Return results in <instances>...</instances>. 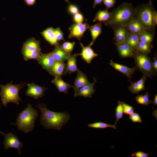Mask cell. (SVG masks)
<instances>
[{"instance_id":"obj_1","label":"cell","mask_w":157,"mask_h":157,"mask_svg":"<svg viewBox=\"0 0 157 157\" xmlns=\"http://www.w3.org/2000/svg\"><path fill=\"white\" fill-rule=\"evenodd\" d=\"M36 106L41 112V124L46 128L60 131L70 119V116L67 112L51 111L48 109L46 104L43 103L38 104Z\"/></svg>"},{"instance_id":"obj_2","label":"cell","mask_w":157,"mask_h":157,"mask_svg":"<svg viewBox=\"0 0 157 157\" xmlns=\"http://www.w3.org/2000/svg\"><path fill=\"white\" fill-rule=\"evenodd\" d=\"M110 13L109 19L104 24L111 28L125 26L129 22L135 19V8L131 3H122Z\"/></svg>"},{"instance_id":"obj_3","label":"cell","mask_w":157,"mask_h":157,"mask_svg":"<svg viewBox=\"0 0 157 157\" xmlns=\"http://www.w3.org/2000/svg\"><path fill=\"white\" fill-rule=\"evenodd\" d=\"M156 11L151 0L135 8V19L141 23L144 31L154 35L156 26L153 22V16Z\"/></svg>"},{"instance_id":"obj_4","label":"cell","mask_w":157,"mask_h":157,"mask_svg":"<svg viewBox=\"0 0 157 157\" xmlns=\"http://www.w3.org/2000/svg\"><path fill=\"white\" fill-rule=\"evenodd\" d=\"M38 116L37 110L29 104L26 108L18 114L14 124L17 126L19 131L25 133L29 132L34 129Z\"/></svg>"},{"instance_id":"obj_5","label":"cell","mask_w":157,"mask_h":157,"mask_svg":"<svg viewBox=\"0 0 157 157\" xmlns=\"http://www.w3.org/2000/svg\"><path fill=\"white\" fill-rule=\"evenodd\" d=\"M13 81L5 85H0V95L3 105L6 107L9 102H13L18 105L22 99L19 95V92L24 86L26 83L21 82L18 84H13Z\"/></svg>"},{"instance_id":"obj_6","label":"cell","mask_w":157,"mask_h":157,"mask_svg":"<svg viewBox=\"0 0 157 157\" xmlns=\"http://www.w3.org/2000/svg\"><path fill=\"white\" fill-rule=\"evenodd\" d=\"M135 61L136 69L150 78H152L156 73L152 67V61L148 54L135 50L133 57Z\"/></svg>"},{"instance_id":"obj_7","label":"cell","mask_w":157,"mask_h":157,"mask_svg":"<svg viewBox=\"0 0 157 157\" xmlns=\"http://www.w3.org/2000/svg\"><path fill=\"white\" fill-rule=\"evenodd\" d=\"M0 133L4 137V140L2 142L4 145V149L7 150L10 148H14L21 154L20 149L23 146V143L21 142L18 137L12 133L5 134L1 131Z\"/></svg>"},{"instance_id":"obj_8","label":"cell","mask_w":157,"mask_h":157,"mask_svg":"<svg viewBox=\"0 0 157 157\" xmlns=\"http://www.w3.org/2000/svg\"><path fill=\"white\" fill-rule=\"evenodd\" d=\"M89 27L87 22L84 23H75L72 24L69 28V39L75 38L80 40L82 38L83 34Z\"/></svg>"},{"instance_id":"obj_9","label":"cell","mask_w":157,"mask_h":157,"mask_svg":"<svg viewBox=\"0 0 157 157\" xmlns=\"http://www.w3.org/2000/svg\"><path fill=\"white\" fill-rule=\"evenodd\" d=\"M27 86L26 95L35 99L42 97L44 95V91L48 89L47 88L37 85L33 83L27 84Z\"/></svg>"},{"instance_id":"obj_10","label":"cell","mask_w":157,"mask_h":157,"mask_svg":"<svg viewBox=\"0 0 157 157\" xmlns=\"http://www.w3.org/2000/svg\"><path fill=\"white\" fill-rule=\"evenodd\" d=\"M97 82L96 78H94L93 81L92 83L89 82L79 89L74 94V97L82 96L85 98H91L95 92V89L94 88Z\"/></svg>"},{"instance_id":"obj_11","label":"cell","mask_w":157,"mask_h":157,"mask_svg":"<svg viewBox=\"0 0 157 157\" xmlns=\"http://www.w3.org/2000/svg\"><path fill=\"white\" fill-rule=\"evenodd\" d=\"M116 48L121 58H132L135 50L129 44L125 42L115 43Z\"/></svg>"},{"instance_id":"obj_12","label":"cell","mask_w":157,"mask_h":157,"mask_svg":"<svg viewBox=\"0 0 157 157\" xmlns=\"http://www.w3.org/2000/svg\"><path fill=\"white\" fill-rule=\"evenodd\" d=\"M37 61L43 68L49 72L56 61L50 53L46 54L41 53Z\"/></svg>"},{"instance_id":"obj_13","label":"cell","mask_w":157,"mask_h":157,"mask_svg":"<svg viewBox=\"0 0 157 157\" xmlns=\"http://www.w3.org/2000/svg\"><path fill=\"white\" fill-rule=\"evenodd\" d=\"M78 56H79V53H77L70 54L68 56L63 75L67 74H70L77 71L78 69L76 64V58Z\"/></svg>"},{"instance_id":"obj_14","label":"cell","mask_w":157,"mask_h":157,"mask_svg":"<svg viewBox=\"0 0 157 157\" xmlns=\"http://www.w3.org/2000/svg\"><path fill=\"white\" fill-rule=\"evenodd\" d=\"M113 31V40L115 43L124 42L129 33V31L124 26H116L112 28Z\"/></svg>"},{"instance_id":"obj_15","label":"cell","mask_w":157,"mask_h":157,"mask_svg":"<svg viewBox=\"0 0 157 157\" xmlns=\"http://www.w3.org/2000/svg\"><path fill=\"white\" fill-rule=\"evenodd\" d=\"M110 65L116 70L119 71L126 75L131 81V78L132 75L134 74V72L136 69L135 67L133 68H129L126 66L122 65L114 62L111 60L110 62Z\"/></svg>"},{"instance_id":"obj_16","label":"cell","mask_w":157,"mask_h":157,"mask_svg":"<svg viewBox=\"0 0 157 157\" xmlns=\"http://www.w3.org/2000/svg\"><path fill=\"white\" fill-rule=\"evenodd\" d=\"M80 44L82 48V50L80 53H79L83 60L87 63H91L92 60L98 56V54L95 53L92 49L91 46L89 45L85 47L81 43Z\"/></svg>"},{"instance_id":"obj_17","label":"cell","mask_w":157,"mask_h":157,"mask_svg":"<svg viewBox=\"0 0 157 157\" xmlns=\"http://www.w3.org/2000/svg\"><path fill=\"white\" fill-rule=\"evenodd\" d=\"M50 53L55 61L63 62L67 60L70 55L65 51L59 44L55 46L53 51Z\"/></svg>"},{"instance_id":"obj_18","label":"cell","mask_w":157,"mask_h":157,"mask_svg":"<svg viewBox=\"0 0 157 157\" xmlns=\"http://www.w3.org/2000/svg\"><path fill=\"white\" fill-rule=\"evenodd\" d=\"M77 75L74 82L73 86L74 94L80 88L89 83L88 81L86 75L82 71L78 69L77 71Z\"/></svg>"},{"instance_id":"obj_19","label":"cell","mask_w":157,"mask_h":157,"mask_svg":"<svg viewBox=\"0 0 157 157\" xmlns=\"http://www.w3.org/2000/svg\"><path fill=\"white\" fill-rule=\"evenodd\" d=\"M147 79V76L143 75L141 79L133 83L131 81L130 85L128 89L133 94H138L142 90H145L144 83Z\"/></svg>"},{"instance_id":"obj_20","label":"cell","mask_w":157,"mask_h":157,"mask_svg":"<svg viewBox=\"0 0 157 157\" xmlns=\"http://www.w3.org/2000/svg\"><path fill=\"white\" fill-rule=\"evenodd\" d=\"M54 30V28L52 27L48 28L40 33L51 45L55 46L59 44L56 38Z\"/></svg>"},{"instance_id":"obj_21","label":"cell","mask_w":157,"mask_h":157,"mask_svg":"<svg viewBox=\"0 0 157 157\" xmlns=\"http://www.w3.org/2000/svg\"><path fill=\"white\" fill-rule=\"evenodd\" d=\"M51 82L56 85L60 92L65 94L68 93V90L69 88L73 87V86L70 84L65 82L61 77H55L54 78Z\"/></svg>"},{"instance_id":"obj_22","label":"cell","mask_w":157,"mask_h":157,"mask_svg":"<svg viewBox=\"0 0 157 157\" xmlns=\"http://www.w3.org/2000/svg\"><path fill=\"white\" fill-rule=\"evenodd\" d=\"M65 66L64 62L56 61L49 73L54 77H61L63 76Z\"/></svg>"},{"instance_id":"obj_23","label":"cell","mask_w":157,"mask_h":157,"mask_svg":"<svg viewBox=\"0 0 157 157\" xmlns=\"http://www.w3.org/2000/svg\"><path fill=\"white\" fill-rule=\"evenodd\" d=\"M22 49L40 51V42L33 38L28 39L23 43Z\"/></svg>"},{"instance_id":"obj_24","label":"cell","mask_w":157,"mask_h":157,"mask_svg":"<svg viewBox=\"0 0 157 157\" xmlns=\"http://www.w3.org/2000/svg\"><path fill=\"white\" fill-rule=\"evenodd\" d=\"M124 27L126 28L128 31L138 35L144 31L141 23L135 19L130 21Z\"/></svg>"},{"instance_id":"obj_25","label":"cell","mask_w":157,"mask_h":157,"mask_svg":"<svg viewBox=\"0 0 157 157\" xmlns=\"http://www.w3.org/2000/svg\"><path fill=\"white\" fill-rule=\"evenodd\" d=\"M88 29L90 32L92 37V40L89 45H92L96 39L101 34L102 32V24L101 22H99L92 26H89Z\"/></svg>"},{"instance_id":"obj_26","label":"cell","mask_w":157,"mask_h":157,"mask_svg":"<svg viewBox=\"0 0 157 157\" xmlns=\"http://www.w3.org/2000/svg\"><path fill=\"white\" fill-rule=\"evenodd\" d=\"M21 52L25 60L31 59L37 60L41 53V51L22 49Z\"/></svg>"},{"instance_id":"obj_27","label":"cell","mask_w":157,"mask_h":157,"mask_svg":"<svg viewBox=\"0 0 157 157\" xmlns=\"http://www.w3.org/2000/svg\"><path fill=\"white\" fill-rule=\"evenodd\" d=\"M107 9L99 10L97 11L93 19V22H103L107 21L110 18L111 13L108 11Z\"/></svg>"},{"instance_id":"obj_28","label":"cell","mask_w":157,"mask_h":157,"mask_svg":"<svg viewBox=\"0 0 157 157\" xmlns=\"http://www.w3.org/2000/svg\"><path fill=\"white\" fill-rule=\"evenodd\" d=\"M138 35L129 31L124 42L130 45L134 50L139 42Z\"/></svg>"},{"instance_id":"obj_29","label":"cell","mask_w":157,"mask_h":157,"mask_svg":"<svg viewBox=\"0 0 157 157\" xmlns=\"http://www.w3.org/2000/svg\"><path fill=\"white\" fill-rule=\"evenodd\" d=\"M153 47V46L151 44L139 41L135 50L148 54L150 53Z\"/></svg>"},{"instance_id":"obj_30","label":"cell","mask_w":157,"mask_h":157,"mask_svg":"<svg viewBox=\"0 0 157 157\" xmlns=\"http://www.w3.org/2000/svg\"><path fill=\"white\" fill-rule=\"evenodd\" d=\"M138 36L140 41L149 44H151L154 39V35L145 31L138 34Z\"/></svg>"},{"instance_id":"obj_31","label":"cell","mask_w":157,"mask_h":157,"mask_svg":"<svg viewBox=\"0 0 157 157\" xmlns=\"http://www.w3.org/2000/svg\"><path fill=\"white\" fill-rule=\"evenodd\" d=\"M89 128L97 129H104L108 128H111L117 129L115 124L110 125L102 122H97L88 124Z\"/></svg>"},{"instance_id":"obj_32","label":"cell","mask_w":157,"mask_h":157,"mask_svg":"<svg viewBox=\"0 0 157 157\" xmlns=\"http://www.w3.org/2000/svg\"><path fill=\"white\" fill-rule=\"evenodd\" d=\"M149 95L147 91L144 95L141 94L137 96L135 98V99L138 104L145 106L148 105L152 103V101L149 99Z\"/></svg>"},{"instance_id":"obj_33","label":"cell","mask_w":157,"mask_h":157,"mask_svg":"<svg viewBox=\"0 0 157 157\" xmlns=\"http://www.w3.org/2000/svg\"><path fill=\"white\" fill-rule=\"evenodd\" d=\"M123 102L118 101V104L117 106L115 111V115L116 120L115 124H116L117 122L123 117L124 114L123 107L122 106Z\"/></svg>"},{"instance_id":"obj_34","label":"cell","mask_w":157,"mask_h":157,"mask_svg":"<svg viewBox=\"0 0 157 157\" xmlns=\"http://www.w3.org/2000/svg\"><path fill=\"white\" fill-rule=\"evenodd\" d=\"M75 43L74 42H65L61 45V47L66 52L71 54L74 48Z\"/></svg>"},{"instance_id":"obj_35","label":"cell","mask_w":157,"mask_h":157,"mask_svg":"<svg viewBox=\"0 0 157 157\" xmlns=\"http://www.w3.org/2000/svg\"><path fill=\"white\" fill-rule=\"evenodd\" d=\"M122 106L124 113L126 115H130L134 112V108L131 106L123 102Z\"/></svg>"},{"instance_id":"obj_36","label":"cell","mask_w":157,"mask_h":157,"mask_svg":"<svg viewBox=\"0 0 157 157\" xmlns=\"http://www.w3.org/2000/svg\"><path fill=\"white\" fill-rule=\"evenodd\" d=\"M129 119L133 123H141L142 122L141 117L140 115L136 113H133L129 115Z\"/></svg>"},{"instance_id":"obj_37","label":"cell","mask_w":157,"mask_h":157,"mask_svg":"<svg viewBox=\"0 0 157 157\" xmlns=\"http://www.w3.org/2000/svg\"><path fill=\"white\" fill-rule=\"evenodd\" d=\"M54 30L56 38L57 41H64L65 39L63 37V33L60 28H54Z\"/></svg>"},{"instance_id":"obj_38","label":"cell","mask_w":157,"mask_h":157,"mask_svg":"<svg viewBox=\"0 0 157 157\" xmlns=\"http://www.w3.org/2000/svg\"><path fill=\"white\" fill-rule=\"evenodd\" d=\"M68 11L69 14L73 15L79 12L78 7L76 5L72 4H69L68 6Z\"/></svg>"},{"instance_id":"obj_39","label":"cell","mask_w":157,"mask_h":157,"mask_svg":"<svg viewBox=\"0 0 157 157\" xmlns=\"http://www.w3.org/2000/svg\"><path fill=\"white\" fill-rule=\"evenodd\" d=\"M73 20L75 23H82L84 20L83 15L79 12L73 15Z\"/></svg>"},{"instance_id":"obj_40","label":"cell","mask_w":157,"mask_h":157,"mask_svg":"<svg viewBox=\"0 0 157 157\" xmlns=\"http://www.w3.org/2000/svg\"><path fill=\"white\" fill-rule=\"evenodd\" d=\"M104 4L108 10L113 7L116 3V0H103Z\"/></svg>"},{"instance_id":"obj_41","label":"cell","mask_w":157,"mask_h":157,"mask_svg":"<svg viewBox=\"0 0 157 157\" xmlns=\"http://www.w3.org/2000/svg\"><path fill=\"white\" fill-rule=\"evenodd\" d=\"M153 152L149 154H147L141 151H138L134 152L131 156L135 157H148L150 154Z\"/></svg>"},{"instance_id":"obj_42","label":"cell","mask_w":157,"mask_h":157,"mask_svg":"<svg viewBox=\"0 0 157 157\" xmlns=\"http://www.w3.org/2000/svg\"><path fill=\"white\" fill-rule=\"evenodd\" d=\"M154 61L152 62V67L153 69L156 72H157V56L155 54V57L153 58Z\"/></svg>"},{"instance_id":"obj_43","label":"cell","mask_w":157,"mask_h":157,"mask_svg":"<svg viewBox=\"0 0 157 157\" xmlns=\"http://www.w3.org/2000/svg\"><path fill=\"white\" fill-rule=\"evenodd\" d=\"M28 6H32L34 5L36 0H23Z\"/></svg>"},{"instance_id":"obj_44","label":"cell","mask_w":157,"mask_h":157,"mask_svg":"<svg viewBox=\"0 0 157 157\" xmlns=\"http://www.w3.org/2000/svg\"><path fill=\"white\" fill-rule=\"evenodd\" d=\"M103 0H94V2L93 5V8H94L98 4H101L103 2Z\"/></svg>"},{"instance_id":"obj_45","label":"cell","mask_w":157,"mask_h":157,"mask_svg":"<svg viewBox=\"0 0 157 157\" xmlns=\"http://www.w3.org/2000/svg\"><path fill=\"white\" fill-rule=\"evenodd\" d=\"M153 22L156 26L157 25V12L156 11L154 12L153 16Z\"/></svg>"},{"instance_id":"obj_46","label":"cell","mask_w":157,"mask_h":157,"mask_svg":"<svg viewBox=\"0 0 157 157\" xmlns=\"http://www.w3.org/2000/svg\"><path fill=\"white\" fill-rule=\"evenodd\" d=\"M152 103H153L154 104V106H153V108H154V106L157 105V94H156L154 98V101L152 102Z\"/></svg>"},{"instance_id":"obj_47","label":"cell","mask_w":157,"mask_h":157,"mask_svg":"<svg viewBox=\"0 0 157 157\" xmlns=\"http://www.w3.org/2000/svg\"><path fill=\"white\" fill-rule=\"evenodd\" d=\"M0 108H1V106H0Z\"/></svg>"}]
</instances>
